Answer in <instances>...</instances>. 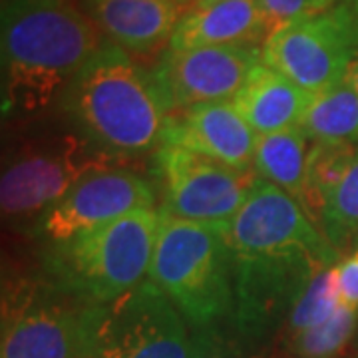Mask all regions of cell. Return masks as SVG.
<instances>
[{"mask_svg":"<svg viewBox=\"0 0 358 358\" xmlns=\"http://www.w3.org/2000/svg\"><path fill=\"white\" fill-rule=\"evenodd\" d=\"M187 320L150 279L110 303L92 305L90 358H189Z\"/></svg>","mask_w":358,"mask_h":358,"instance_id":"obj_6","label":"cell"},{"mask_svg":"<svg viewBox=\"0 0 358 358\" xmlns=\"http://www.w3.org/2000/svg\"><path fill=\"white\" fill-rule=\"evenodd\" d=\"M189 358H267L261 348L247 345L229 327L225 333L219 324L193 329Z\"/></svg>","mask_w":358,"mask_h":358,"instance_id":"obj_24","label":"cell"},{"mask_svg":"<svg viewBox=\"0 0 358 358\" xmlns=\"http://www.w3.org/2000/svg\"><path fill=\"white\" fill-rule=\"evenodd\" d=\"M310 148L313 140L301 126L259 136L253 157V173L301 201L307 183Z\"/></svg>","mask_w":358,"mask_h":358,"instance_id":"obj_18","label":"cell"},{"mask_svg":"<svg viewBox=\"0 0 358 358\" xmlns=\"http://www.w3.org/2000/svg\"><path fill=\"white\" fill-rule=\"evenodd\" d=\"M358 329V310L341 305L331 319L303 333L282 338L287 358H338Z\"/></svg>","mask_w":358,"mask_h":358,"instance_id":"obj_22","label":"cell"},{"mask_svg":"<svg viewBox=\"0 0 358 358\" xmlns=\"http://www.w3.org/2000/svg\"><path fill=\"white\" fill-rule=\"evenodd\" d=\"M155 185L126 166L90 171L40 219V231L60 243L138 209H154Z\"/></svg>","mask_w":358,"mask_h":358,"instance_id":"obj_13","label":"cell"},{"mask_svg":"<svg viewBox=\"0 0 358 358\" xmlns=\"http://www.w3.org/2000/svg\"><path fill=\"white\" fill-rule=\"evenodd\" d=\"M233 268L227 225L193 223L159 211L148 279L167 294L192 329L229 319Z\"/></svg>","mask_w":358,"mask_h":358,"instance_id":"obj_4","label":"cell"},{"mask_svg":"<svg viewBox=\"0 0 358 358\" xmlns=\"http://www.w3.org/2000/svg\"><path fill=\"white\" fill-rule=\"evenodd\" d=\"M358 48L329 13L275 28L263 42V64L317 96L345 82Z\"/></svg>","mask_w":358,"mask_h":358,"instance_id":"obj_10","label":"cell"},{"mask_svg":"<svg viewBox=\"0 0 358 358\" xmlns=\"http://www.w3.org/2000/svg\"><path fill=\"white\" fill-rule=\"evenodd\" d=\"M217 0H193V6H205V4H213Z\"/></svg>","mask_w":358,"mask_h":358,"instance_id":"obj_29","label":"cell"},{"mask_svg":"<svg viewBox=\"0 0 358 358\" xmlns=\"http://www.w3.org/2000/svg\"><path fill=\"white\" fill-rule=\"evenodd\" d=\"M233 259L261 257H315L336 265V253L291 193L255 179L245 203L227 225Z\"/></svg>","mask_w":358,"mask_h":358,"instance_id":"obj_8","label":"cell"},{"mask_svg":"<svg viewBox=\"0 0 358 358\" xmlns=\"http://www.w3.org/2000/svg\"><path fill=\"white\" fill-rule=\"evenodd\" d=\"M310 100L313 94L261 62L231 102L257 136H267L301 126Z\"/></svg>","mask_w":358,"mask_h":358,"instance_id":"obj_17","label":"cell"},{"mask_svg":"<svg viewBox=\"0 0 358 358\" xmlns=\"http://www.w3.org/2000/svg\"><path fill=\"white\" fill-rule=\"evenodd\" d=\"M301 128L313 141L358 143V92L345 80L313 96Z\"/></svg>","mask_w":358,"mask_h":358,"instance_id":"obj_19","label":"cell"},{"mask_svg":"<svg viewBox=\"0 0 358 358\" xmlns=\"http://www.w3.org/2000/svg\"><path fill=\"white\" fill-rule=\"evenodd\" d=\"M268 24L257 0H217L192 6L181 16L169 40V50L183 52L205 46H263Z\"/></svg>","mask_w":358,"mask_h":358,"instance_id":"obj_16","label":"cell"},{"mask_svg":"<svg viewBox=\"0 0 358 358\" xmlns=\"http://www.w3.org/2000/svg\"><path fill=\"white\" fill-rule=\"evenodd\" d=\"M60 103L86 140L122 162L157 150L171 114L154 70L112 42L78 72Z\"/></svg>","mask_w":358,"mask_h":358,"instance_id":"obj_2","label":"cell"},{"mask_svg":"<svg viewBox=\"0 0 358 358\" xmlns=\"http://www.w3.org/2000/svg\"><path fill=\"white\" fill-rule=\"evenodd\" d=\"M346 82L358 92V52L357 56H355V60H352V64H350V68H348V72H346Z\"/></svg>","mask_w":358,"mask_h":358,"instance_id":"obj_28","label":"cell"},{"mask_svg":"<svg viewBox=\"0 0 358 358\" xmlns=\"http://www.w3.org/2000/svg\"><path fill=\"white\" fill-rule=\"evenodd\" d=\"M233 310L229 327L247 345L261 348L281 334L299 294L327 265L315 257L233 259Z\"/></svg>","mask_w":358,"mask_h":358,"instance_id":"obj_9","label":"cell"},{"mask_svg":"<svg viewBox=\"0 0 358 358\" xmlns=\"http://www.w3.org/2000/svg\"><path fill=\"white\" fill-rule=\"evenodd\" d=\"M155 187L167 215L205 225H229L255 183L253 171L223 166L179 145H159L154 155Z\"/></svg>","mask_w":358,"mask_h":358,"instance_id":"obj_7","label":"cell"},{"mask_svg":"<svg viewBox=\"0 0 358 358\" xmlns=\"http://www.w3.org/2000/svg\"><path fill=\"white\" fill-rule=\"evenodd\" d=\"M108 42L136 56L166 52L187 0H84L82 6Z\"/></svg>","mask_w":358,"mask_h":358,"instance_id":"obj_15","label":"cell"},{"mask_svg":"<svg viewBox=\"0 0 358 358\" xmlns=\"http://www.w3.org/2000/svg\"><path fill=\"white\" fill-rule=\"evenodd\" d=\"M341 305L343 303L338 299L333 267L322 268L310 279L305 291L294 301L293 308L289 310V317L282 324L281 341L331 319L334 310Z\"/></svg>","mask_w":358,"mask_h":358,"instance_id":"obj_23","label":"cell"},{"mask_svg":"<svg viewBox=\"0 0 358 358\" xmlns=\"http://www.w3.org/2000/svg\"><path fill=\"white\" fill-rule=\"evenodd\" d=\"M358 152V143H329V141H313L308 154L307 183L299 203L319 227V217L329 195L345 178L348 167Z\"/></svg>","mask_w":358,"mask_h":358,"instance_id":"obj_20","label":"cell"},{"mask_svg":"<svg viewBox=\"0 0 358 358\" xmlns=\"http://www.w3.org/2000/svg\"><path fill=\"white\" fill-rule=\"evenodd\" d=\"M90 313L66 293L4 303L0 358H90Z\"/></svg>","mask_w":358,"mask_h":358,"instance_id":"obj_12","label":"cell"},{"mask_svg":"<svg viewBox=\"0 0 358 358\" xmlns=\"http://www.w3.org/2000/svg\"><path fill=\"white\" fill-rule=\"evenodd\" d=\"M124 164L96 148L78 129L46 131L22 140L2 167V215L10 221L42 219L90 171Z\"/></svg>","mask_w":358,"mask_h":358,"instance_id":"obj_5","label":"cell"},{"mask_svg":"<svg viewBox=\"0 0 358 358\" xmlns=\"http://www.w3.org/2000/svg\"><path fill=\"white\" fill-rule=\"evenodd\" d=\"M263 62V46H205L176 52L167 48L152 68L169 112L195 103L233 100L251 70Z\"/></svg>","mask_w":358,"mask_h":358,"instance_id":"obj_11","label":"cell"},{"mask_svg":"<svg viewBox=\"0 0 358 358\" xmlns=\"http://www.w3.org/2000/svg\"><path fill=\"white\" fill-rule=\"evenodd\" d=\"M327 13L343 26L346 36L358 48V0H331Z\"/></svg>","mask_w":358,"mask_h":358,"instance_id":"obj_27","label":"cell"},{"mask_svg":"<svg viewBox=\"0 0 358 358\" xmlns=\"http://www.w3.org/2000/svg\"><path fill=\"white\" fill-rule=\"evenodd\" d=\"M157 225L159 211L138 209L52 243L46 257L52 287L92 305L136 289L150 275Z\"/></svg>","mask_w":358,"mask_h":358,"instance_id":"obj_3","label":"cell"},{"mask_svg":"<svg viewBox=\"0 0 358 358\" xmlns=\"http://www.w3.org/2000/svg\"><path fill=\"white\" fill-rule=\"evenodd\" d=\"M333 271L341 303L358 310V249L343 257Z\"/></svg>","mask_w":358,"mask_h":358,"instance_id":"obj_26","label":"cell"},{"mask_svg":"<svg viewBox=\"0 0 358 358\" xmlns=\"http://www.w3.org/2000/svg\"><path fill=\"white\" fill-rule=\"evenodd\" d=\"M259 136L231 100L195 103L167 117L162 145H179L223 166L253 171Z\"/></svg>","mask_w":358,"mask_h":358,"instance_id":"obj_14","label":"cell"},{"mask_svg":"<svg viewBox=\"0 0 358 358\" xmlns=\"http://www.w3.org/2000/svg\"><path fill=\"white\" fill-rule=\"evenodd\" d=\"M257 2L267 18L268 34L275 28L289 24L299 18L327 13L331 6V0H257Z\"/></svg>","mask_w":358,"mask_h":358,"instance_id":"obj_25","label":"cell"},{"mask_svg":"<svg viewBox=\"0 0 358 358\" xmlns=\"http://www.w3.org/2000/svg\"><path fill=\"white\" fill-rule=\"evenodd\" d=\"M319 229L338 255L358 249V152L322 207Z\"/></svg>","mask_w":358,"mask_h":358,"instance_id":"obj_21","label":"cell"},{"mask_svg":"<svg viewBox=\"0 0 358 358\" xmlns=\"http://www.w3.org/2000/svg\"><path fill=\"white\" fill-rule=\"evenodd\" d=\"M106 42L102 30L72 0H2L4 112H42Z\"/></svg>","mask_w":358,"mask_h":358,"instance_id":"obj_1","label":"cell"}]
</instances>
